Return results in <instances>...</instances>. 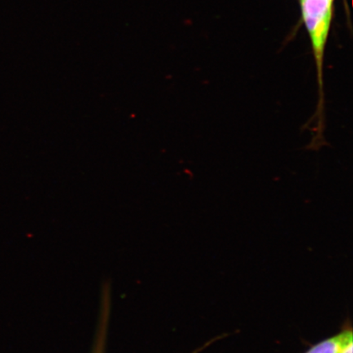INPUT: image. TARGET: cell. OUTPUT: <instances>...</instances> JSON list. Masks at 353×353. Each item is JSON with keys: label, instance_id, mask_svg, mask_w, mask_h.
<instances>
[{"label": "cell", "instance_id": "obj_2", "mask_svg": "<svg viewBox=\"0 0 353 353\" xmlns=\"http://www.w3.org/2000/svg\"><path fill=\"white\" fill-rule=\"evenodd\" d=\"M352 335L351 326H347L341 332L317 343L304 353H339L344 344L352 341Z\"/></svg>", "mask_w": 353, "mask_h": 353}, {"label": "cell", "instance_id": "obj_1", "mask_svg": "<svg viewBox=\"0 0 353 353\" xmlns=\"http://www.w3.org/2000/svg\"><path fill=\"white\" fill-rule=\"evenodd\" d=\"M333 0H301L304 21L312 39L316 65L319 101L314 114L307 125H312L313 135L307 149L319 151L326 145L325 99L323 79L324 51L332 15Z\"/></svg>", "mask_w": 353, "mask_h": 353}]
</instances>
